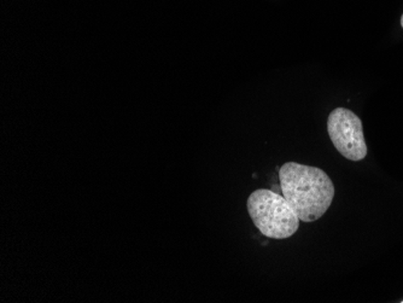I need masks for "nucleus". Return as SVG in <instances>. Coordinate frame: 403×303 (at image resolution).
I'll list each match as a JSON object with an SVG mask.
<instances>
[{
    "label": "nucleus",
    "instance_id": "f257e3e1",
    "mask_svg": "<svg viewBox=\"0 0 403 303\" xmlns=\"http://www.w3.org/2000/svg\"><path fill=\"white\" fill-rule=\"evenodd\" d=\"M280 189L303 223H314L326 214L336 190L323 170L296 162H287L279 170Z\"/></svg>",
    "mask_w": 403,
    "mask_h": 303
},
{
    "label": "nucleus",
    "instance_id": "f03ea898",
    "mask_svg": "<svg viewBox=\"0 0 403 303\" xmlns=\"http://www.w3.org/2000/svg\"><path fill=\"white\" fill-rule=\"evenodd\" d=\"M248 213L255 226L268 238H290L299 228V220L287 198L270 189H258L248 198Z\"/></svg>",
    "mask_w": 403,
    "mask_h": 303
},
{
    "label": "nucleus",
    "instance_id": "7ed1b4c3",
    "mask_svg": "<svg viewBox=\"0 0 403 303\" xmlns=\"http://www.w3.org/2000/svg\"><path fill=\"white\" fill-rule=\"evenodd\" d=\"M327 132L339 154L350 161L359 162L367 156L363 122L346 108H336L327 120Z\"/></svg>",
    "mask_w": 403,
    "mask_h": 303
},
{
    "label": "nucleus",
    "instance_id": "20e7f679",
    "mask_svg": "<svg viewBox=\"0 0 403 303\" xmlns=\"http://www.w3.org/2000/svg\"><path fill=\"white\" fill-rule=\"evenodd\" d=\"M401 26L403 27V15L402 17H401Z\"/></svg>",
    "mask_w": 403,
    "mask_h": 303
},
{
    "label": "nucleus",
    "instance_id": "39448f33",
    "mask_svg": "<svg viewBox=\"0 0 403 303\" xmlns=\"http://www.w3.org/2000/svg\"><path fill=\"white\" fill-rule=\"evenodd\" d=\"M402 303H403V301H402Z\"/></svg>",
    "mask_w": 403,
    "mask_h": 303
}]
</instances>
